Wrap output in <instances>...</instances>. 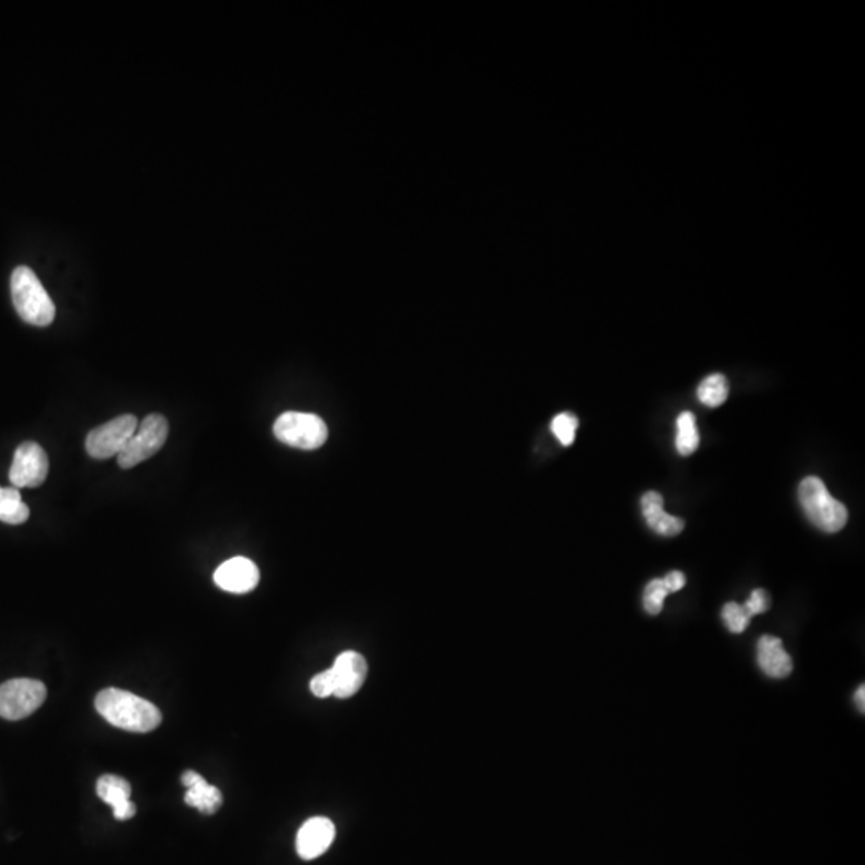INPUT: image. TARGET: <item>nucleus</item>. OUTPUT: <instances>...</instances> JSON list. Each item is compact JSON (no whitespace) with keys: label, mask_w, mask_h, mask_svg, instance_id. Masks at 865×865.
<instances>
[{"label":"nucleus","mask_w":865,"mask_h":865,"mask_svg":"<svg viewBox=\"0 0 865 865\" xmlns=\"http://www.w3.org/2000/svg\"><path fill=\"white\" fill-rule=\"evenodd\" d=\"M95 709L108 723L130 733H149L162 721L156 705L124 689H103L95 699Z\"/></svg>","instance_id":"nucleus-1"},{"label":"nucleus","mask_w":865,"mask_h":865,"mask_svg":"<svg viewBox=\"0 0 865 865\" xmlns=\"http://www.w3.org/2000/svg\"><path fill=\"white\" fill-rule=\"evenodd\" d=\"M12 300L18 316L31 326L47 327L55 319V305L42 282L29 266H18L10 279Z\"/></svg>","instance_id":"nucleus-2"},{"label":"nucleus","mask_w":865,"mask_h":865,"mask_svg":"<svg viewBox=\"0 0 865 865\" xmlns=\"http://www.w3.org/2000/svg\"><path fill=\"white\" fill-rule=\"evenodd\" d=\"M798 499L809 521L821 531H841L848 523V510L843 503L833 499L824 481L817 476H808L798 487Z\"/></svg>","instance_id":"nucleus-3"},{"label":"nucleus","mask_w":865,"mask_h":865,"mask_svg":"<svg viewBox=\"0 0 865 865\" xmlns=\"http://www.w3.org/2000/svg\"><path fill=\"white\" fill-rule=\"evenodd\" d=\"M274 436L290 447L313 451L326 443L329 431L318 415L306 412H286L274 422Z\"/></svg>","instance_id":"nucleus-4"},{"label":"nucleus","mask_w":865,"mask_h":865,"mask_svg":"<svg viewBox=\"0 0 865 865\" xmlns=\"http://www.w3.org/2000/svg\"><path fill=\"white\" fill-rule=\"evenodd\" d=\"M169 436V422L164 415L151 414L143 419L133 433L124 451L117 455V463L124 470L137 467L161 451Z\"/></svg>","instance_id":"nucleus-5"},{"label":"nucleus","mask_w":865,"mask_h":865,"mask_svg":"<svg viewBox=\"0 0 865 865\" xmlns=\"http://www.w3.org/2000/svg\"><path fill=\"white\" fill-rule=\"evenodd\" d=\"M47 697V688L39 680L15 678L0 684V717L18 721L33 715Z\"/></svg>","instance_id":"nucleus-6"},{"label":"nucleus","mask_w":865,"mask_h":865,"mask_svg":"<svg viewBox=\"0 0 865 865\" xmlns=\"http://www.w3.org/2000/svg\"><path fill=\"white\" fill-rule=\"evenodd\" d=\"M137 428L138 420L135 415H119L90 431L85 439V449L92 459L106 460L117 457L124 451Z\"/></svg>","instance_id":"nucleus-7"},{"label":"nucleus","mask_w":865,"mask_h":865,"mask_svg":"<svg viewBox=\"0 0 865 865\" xmlns=\"http://www.w3.org/2000/svg\"><path fill=\"white\" fill-rule=\"evenodd\" d=\"M49 475V457L44 449L33 441L20 444L13 455L10 467V483L13 487H39Z\"/></svg>","instance_id":"nucleus-8"},{"label":"nucleus","mask_w":865,"mask_h":865,"mask_svg":"<svg viewBox=\"0 0 865 865\" xmlns=\"http://www.w3.org/2000/svg\"><path fill=\"white\" fill-rule=\"evenodd\" d=\"M329 670L334 681V696L338 699H350L363 688L369 667L363 654L345 651L335 659Z\"/></svg>","instance_id":"nucleus-9"},{"label":"nucleus","mask_w":865,"mask_h":865,"mask_svg":"<svg viewBox=\"0 0 865 865\" xmlns=\"http://www.w3.org/2000/svg\"><path fill=\"white\" fill-rule=\"evenodd\" d=\"M215 584L225 592L249 593L254 590L260 580V571L254 561L247 560L244 556H236L225 561L214 574Z\"/></svg>","instance_id":"nucleus-10"},{"label":"nucleus","mask_w":865,"mask_h":865,"mask_svg":"<svg viewBox=\"0 0 865 865\" xmlns=\"http://www.w3.org/2000/svg\"><path fill=\"white\" fill-rule=\"evenodd\" d=\"M335 825L327 817H311L300 827L297 833L298 856L311 861L326 853L334 843Z\"/></svg>","instance_id":"nucleus-11"},{"label":"nucleus","mask_w":865,"mask_h":865,"mask_svg":"<svg viewBox=\"0 0 865 865\" xmlns=\"http://www.w3.org/2000/svg\"><path fill=\"white\" fill-rule=\"evenodd\" d=\"M97 793L106 805L113 808L117 821H129L130 817L137 814V806L130 800L132 787L124 777L114 776V774L101 776L97 782Z\"/></svg>","instance_id":"nucleus-12"},{"label":"nucleus","mask_w":865,"mask_h":865,"mask_svg":"<svg viewBox=\"0 0 865 865\" xmlns=\"http://www.w3.org/2000/svg\"><path fill=\"white\" fill-rule=\"evenodd\" d=\"M757 660L763 673L776 680L787 678L793 670L792 657L785 651L784 644L777 636H761L757 646Z\"/></svg>","instance_id":"nucleus-13"},{"label":"nucleus","mask_w":865,"mask_h":865,"mask_svg":"<svg viewBox=\"0 0 865 865\" xmlns=\"http://www.w3.org/2000/svg\"><path fill=\"white\" fill-rule=\"evenodd\" d=\"M183 785L188 792L185 793L186 805L199 809L204 814L217 813L223 803V795L215 785L194 771H185L182 776Z\"/></svg>","instance_id":"nucleus-14"},{"label":"nucleus","mask_w":865,"mask_h":865,"mask_svg":"<svg viewBox=\"0 0 865 865\" xmlns=\"http://www.w3.org/2000/svg\"><path fill=\"white\" fill-rule=\"evenodd\" d=\"M641 511L649 528L659 536H678L684 529V521L664 511V499L659 492L649 491L641 497Z\"/></svg>","instance_id":"nucleus-15"},{"label":"nucleus","mask_w":865,"mask_h":865,"mask_svg":"<svg viewBox=\"0 0 865 865\" xmlns=\"http://www.w3.org/2000/svg\"><path fill=\"white\" fill-rule=\"evenodd\" d=\"M29 507L17 487H0V521L18 526L28 521Z\"/></svg>","instance_id":"nucleus-16"},{"label":"nucleus","mask_w":865,"mask_h":865,"mask_svg":"<svg viewBox=\"0 0 865 865\" xmlns=\"http://www.w3.org/2000/svg\"><path fill=\"white\" fill-rule=\"evenodd\" d=\"M676 427H678V431H676V449L684 457L694 454L697 451V447H699V443H701V436H699V431L696 428V417H694V414L689 411L680 414V417L676 420Z\"/></svg>","instance_id":"nucleus-17"},{"label":"nucleus","mask_w":865,"mask_h":865,"mask_svg":"<svg viewBox=\"0 0 865 865\" xmlns=\"http://www.w3.org/2000/svg\"><path fill=\"white\" fill-rule=\"evenodd\" d=\"M728 393V380L721 374L709 375L697 388V398L709 407L721 406L728 399Z\"/></svg>","instance_id":"nucleus-18"},{"label":"nucleus","mask_w":865,"mask_h":865,"mask_svg":"<svg viewBox=\"0 0 865 865\" xmlns=\"http://www.w3.org/2000/svg\"><path fill=\"white\" fill-rule=\"evenodd\" d=\"M668 592L667 588H665L664 580L662 579H654L646 585V590H644L643 596V604L644 609L651 616H657L664 608V601L667 598Z\"/></svg>","instance_id":"nucleus-19"},{"label":"nucleus","mask_w":865,"mask_h":865,"mask_svg":"<svg viewBox=\"0 0 865 865\" xmlns=\"http://www.w3.org/2000/svg\"><path fill=\"white\" fill-rule=\"evenodd\" d=\"M577 427H579V420L576 415L566 414V412L556 415L552 422L553 435L563 446H571L574 443Z\"/></svg>","instance_id":"nucleus-20"},{"label":"nucleus","mask_w":865,"mask_h":865,"mask_svg":"<svg viewBox=\"0 0 865 865\" xmlns=\"http://www.w3.org/2000/svg\"><path fill=\"white\" fill-rule=\"evenodd\" d=\"M721 617H723V622H725L729 632L733 633L745 632L750 624L749 616L745 614L742 604L734 603V601L723 606Z\"/></svg>","instance_id":"nucleus-21"},{"label":"nucleus","mask_w":865,"mask_h":865,"mask_svg":"<svg viewBox=\"0 0 865 865\" xmlns=\"http://www.w3.org/2000/svg\"><path fill=\"white\" fill-rule=\"evenodd\" d=\"M769 606H771V598H769L768 592H766V590H763V588H757V590H753L749 600L745 601V603L742 604V608H744L745 614L749 616V619H752L753 616H758V614H763V612L768 611Z\"/></svg>","instance_id":"nucleus-22"},{"label":"nucleus","mask_w":865,"mask_h":865,"mask_svg":"<svg viewBox=\"0 0 865 865\" xmlns=\"http://www.w3.org/2000/svg\"><path fill=\"white\" fill-rule=\"evenodd\" d=\"M310 689L314 696L321 697V699L334 696V681H332L330 670H324V672L314 675L310 683Z\"/></svg>","instance_id":"nucleus-23"},{"label":"nucleus","mask_w":865,"mask_h":865,"mask_svg":"<svg viewBox=\"0 0 865 865\" xmlns=\"http://www.w3.org/2000/svg\"><path fill=\"white\" fill-rule=\"evenodd\" d=\"M662 580H664V585L665 588H667L668 593L680 592L681 588L686 584V577H684L683 572L680 571L668 572L667 576Z\"/></svg>","instance_id":"nucleus-24"},{"label":"nucleus","mask_w":865,"mask_h":865,"mask_svg":"<svg viewBox=\"0 0 865 865\" xmlns=\"http://www.w3.org/2000/svg\"><path fill=\"white\" fill-rule=\"evenodd\" d=\"M854 702H856L857 709L861 710L862 713L865 712V686L861 684L859 688H857L856 696H854Z\"/></svg>","instance_id":"nucleus-25"}]
</instances>
